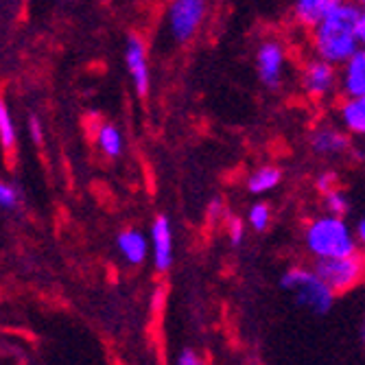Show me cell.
I'll return each mask as SVG.
<instances>
[{
    "label": "cell",
    "mask_w": 365,
    "mask_h": 365,
    "mask_svg": "<svg viewBox=\"0 0 365 365\" xmlns=\"http://www.w3.org/2000/svg\"><path fill=\"white\" fill-rule=\"evenodd\" d=\"M29 134H31L33 143H42V138H44V134H42V125H40V120H38L36 116H31V118H29Z\"/></svg>",
    "instance_id": "cell-24"
},
{
    "label": "cell",
    "mask_w": 365,
    "mask_h": 365,
    "mask_svg": "<svg viewBox=\"0 0 365 365\" xmlns=\"http://www.w3.org/2000/svg\"><path fill=\"white\" fill-rule=\"evenodd\" d=\"M359 44L361 48H365V11H361V20H359Z\"/></svg>",
    "instance_id": "cell-27"
},
{
    "label": "cell",
    "mask_w": 365,
    "mask_h": 365,
    "mask_svg": "<svg viewBox=\"0 0 365 365\" xmlns=\"http://www.w3.org/2000/svg\"><path fill=\"white\" fill-rule=\"evenodd\" d=\"M96 143L108 158H118L123 153V134L114 125H101L96 131Z\"/></svg>",
    "instance_id": "cell-16"
},
{
    "label": "cell",
    "mask_w": 365,
    "mask_h": 365,
    "mask_svg": "<svg viewBox=\"0 0 365 365\" xmlns=\"http://www.w3.org/2000/svg\"><path fill=\"white\" fill-rule=\"evenodd\" d=\"M339 92L344 96L365 94V48H359L339 66Z\"/></svg>",
    "instance_id": "cell-11"
},
{
    "label": "cell",
    "mask_w": 365,
    "mask_h": 365,
    "mask_svg": "<svg viewBox=\"0 0 365 365\" xmlns=\"http://www.w3.org/2000/svg\"><path fill=\"white\" fill-rule=\"evenodd\" d=\"M304 250L313 260L359 252L356 230L339 215H319L304 227Z\"/></svg>",
    "instance_id": "cell-2"
},
{
    "label": "cell",
    "mask_w": 365,
    "mask_h": 365,
    "mask_svg": "<svg viewBox=\"0 0 365 365\" xmlns=\"http://www.w3.org/2000/svg\"><path fill=\"white\" fill-rule=\"evenodd\" d=\"M208 217L215 221L219 217H225V206L221 204V199H212V202L208 204Z\"/></svg>",
    "instance_id": "cell-25"
},
{
    "label": "cell",
    "mask_w": 365,
    "mask_h": 365,
    "mask_svg": "<svg viewBox=\"0 0 365 365\" xmlns=\"http://www.w3.org/2000/svg\"><path fill=\"white\" fill-rule=\"evenodd\" d=\"M125 61H127V71H129L131 83H134L138 96H147L149 88H151V73H149V61H147L145 42L138 36H131L127 40Z\"/></svg>",
    "instance_id": "cell-10"
},
{
    "label": "cell",
    "mask_w": 365,
    "mask_h": 365,
    "mask_svg": "<svg viewBox=\"0 0 365 365\" xmlns=\"http://www.w3.org/2000/svg\"><path fill=\"white\" fill-rule=\"evenodd\" d=\"M118 252L125 256L129 264H143L151 252V241L143 235L140 230H125L116 239Z\"/></svg>",
    "instance_id": "cell-14"
},
{
    "label": "cell",
    "mask_w": 365,
    "mask_h": 365,
    "mask_svg": "<svg viewBox=\"0 0 365 365\" xmlns=\"http://www.w3.org/2000/svg\"><path fill=\"white\" fill-rule=\"evenodd\" d=\"M359 20L361 9L352 0H341L333 11L311 29L313 55L326 61H333L337 66L346 63L361 48Z\"/></svg>",
    "instance_id": "cell-1"
},
{
    "label": "cell",
    "mask_w": 365,
    "mask_h": 365,
    "mask_svg": "<svg viewBox=\"0 0 365 365\" xmlns=\"http://www.w3.org/2000/svg\"><path fill=\"white\" fill-rule=\"evenodd\" d=\"M280 287L293 295L297 307H302L315 315L330 313L335 304V291L330 289L315 269L309 267H293L282 274Z\"/></svg>",
    "instance_id": "cell-3"
},
{
    "label": "cell",
    "mask_w": 365,
    "mask_h": 365,
    "mask_svg": "<svg viewBox=\"0 0 365 365\" xmlns=\"http://www.w3.org/2000/svg\"><path fill=\"white\" fill-rule=\"evenodd\" d=\"M247 223H250V227L254 232H264L272 223V208L267 204H262V202L254 204L250 208V212H247Z\"/></svg>",
    "instance_id": "cell-18"
},
{
    "label": "cell",
    "mask_w": 365,
    "mask_h": 365,
    "mask_svg": "<svg viewBox=\"0 0 365 365\" xmlns=\"http://www.w3.org/2000/svg\"><path fill=\"white\" fill-rule=\"evenodd\" d=\"M178 363H180V365H199V363H202V359H199L197 350L184 348V350L178 354Z\"/></svg>",
    "instance_id": "cell-23"
},
{
    "label": "cell",
    "mask_w": 365,
    "mask_h": 365,
    "mask_svg": "<svg viewBox=\"0 0 365 365\" xmlns=\"http://www.w3.org/2000/svg\"><path fill=\"white\" fill-rule=\"evenodd\" d=\"M313 269L335 291V295H339V293L352 291L356 284L363 282L365 258L359 252L348 254V256H335V258H319L313 262Z\"/></svg>",
    "instance_id": "cell-4"
},
{
    "label": "cell",
    "mask_w": 365,
    "mask_h": 365,
    "mask_svg": "<svg viewBox=\"0 0 365 365\" xmlns=\"http://www.w3.org/2000/svg\"><path fill=\"white\" fill-rule=\"evenodd\" d=\"M16 202H18L16 190L9 184L0 182V206H3V208H11V206H16Z\"/></svg>",
    "instance_id": "cell-22"
},
{
    "label": "cell",
    "mask_w": 365,
    "mask_h": 365,
    "mask_svg": "<svg viewBox=\"0 0 365 365\" xmlns=\"http://www.w3.org/2000/svg\"><path fill=\"white\" fill-rule=\"evenodd\" d=\"M339 125L352 136L365 138V94L344 96L337 108Z\"/></svg>",
    "instance_id": "cell-12"
},
{
    "label": "cell",
    "mask_w": 365,
    "mask_h": 365,
    "mask_svg": "<svg viewBox=\"0 0 365 365\" xmlns=\"http://www.w3.org/2000/svg\"><path fill=\"white\" fill-rule=\"evenodd\" d=\"M0 143H3V147H7V149L14 147V143H16V127L11 123L9 110L3 98H0Z\"/></svg>",
    "instance_id": "cell-19"
},
{
    "label": "cell",
    "mask_w": 365,
    "mask_h": 365,
    "mask_svg": "<svg viewBox=\"0 0 365 365\" xmlns=\"http://www.w3.org/2000/svg\"><path fill=\"white\" fill-rule=\"evenodd\" d=\"M361 339L365 344V311H363V326H361Z\"/></svg>",
    "instance_id": "cell-29"
},
{
    "label": "cell",
    "mask_w": 365,
    "mask_h": 365,
    "mask_svg": "<svg viewBox=\"0 0 365 365\" xmlns=\"http://www.w3.org/2000/svg\"><path fill=\"white\" fill-rule=\"evenodd\" d=\"M208 14V0H171L167 9V31L175 46L195 40L204 26Z\"/></svg>",
    "instance_id": "cell-5"
},
{
    "label": "cell",
    "mask_w": 365,
    "mask_h": 365,
    "mask_svg": "<svg viewBox=\"0 0 365 365\" xmlns=\"http://www.w3.org/2000/svg\"><path fill=\"white\" fill-rule=\"evenodd\" d=\"M356 239H359V247H363L365 250V217L356 223Z\"/></svg>",
    "instance_id": "cell-26"
},
{
    "label": "cell",
    "mask_w": 365,
    "mask_h": 365,
    "mask_svg": "<svg viewBox=\"0 0 365 365\" xmlns=\"http://www.w3.org/2000/svg\"><path fill=\"white\" fill-rule=\"evenodd\" d=\"M225 235H227V239H230L232 245H241L243 239H245L243 219H239V217H227L225 219Z\"/></svg>",
    "instance_id": "cell-20"
},
{
    "label": "cell",
    "mask_w": 365,
    "mask_h": 365,
    "mask_svg": "<svg viewBox=\"0 0 365 365\" xmlns=\"http://www.w3.org/2000/svg\"><path fill=\"white\" fill-rule=\"evenodd\" d=\"M151 256H153V264L160 274L169 272L173 267V258H175V250H173V227L171 221L167 217H155L151 223Z\"/></svg>",
    "instance_id": "cell-9"
},
{
    "label": "cell",
    "mask_w": 365,
    "mask_h": 365,
    "mask_svg": "<svg viewBox=\"0 0 365 365\" xmlns=\"http://www.w3.org/2000/svg\"><path fill=\"white\" fill-rule=\"evenodd\" d=\"M339 186V175L335 171H322L317 178H315V190L319 195L328 192V190H333Z\"/></svg>",
    "instance_id": "cell-21"
},
{
    "label": "cell",
    "mask_w": 365,
    "mask_h": 365,
    "mask_svg": "<svg viewBox=\"0 0 365 365\" xmlns=\"http://www.w3.org/2000/svg\"><path fill=\"white\" fill-rule=\"evenodd\" d=\"M309 147L319 158H337L350 151V134L335 125H317L309 134Z\"/></svg>",
    "instance_id": "cell-8"
},
{
    "label": "cell",
    "mask_w": 365,
    "mask_h": 365,
    "mask_svg": "<svg viewBox=\"0 0 365 365\" xmlns=\"http://www.w3.org/2000/svg\"><path fill=\"white\" fill-rule=\"evenodd\" d=\"M280 182H282V171L278 167H272V164H264V167H258L256 171L250 173L247 188L254 195H264L274 190Z\"/></svg>",
    "instance_id": "cell-15"
},
{
    "label": "cell",
    "mask_w": 365,
    "mask_h": 365,
    "mask_svg": "<svg viewBox=\"0 0 365 365\" xmlns=\"http://www.w3.org/2000/svg\"><path fill=\"white\" fill-rule=\"evenodd\" d=\"M256 75L269 90H280L287 75V51L276 40H264L256 48Z\"/></svg>",
    "instance_id": "cell-7"
},
{
    "label": "cell",
    "mask_w": 365,
    "mask_h": 365,
    "mask_svg": "<svg viewBox=\"0 0 365 365\" xmlns=\"http://www.w3.org/2000/svg\"><path fill=\"white\" fill-rule=\"evenodd\" d=\"M339 3H341V0H295V3H293V18L300 26L311 31Z\"/></svg>",
    "instance_id": "cell-13"
},
{
    "label": "cell",
    "mask_w": 365,
    "mask_h": 365,
    "mask_svg": "<svg viewBox=\"0 0 365 365\" xmlns=\"http://www.w3.org/2000/svg\"><path fill=\"white\" fill-rule=\"evenodd\" d=\"M352 3H354L361 11H365V0H352Z\"/></svg>",
    "instance_id": "cell-28"
},
{
    "label": "cell",
    "mask_w": 365,
    "mask_h": 365,
    "mask_svg": "<svg viewBox=\"0 0 365 365\" xmlns=\"http://www.w3.org/2000/svg\"><path fill=\"white\" fill-rule=\"evenodd\" d=\"M322 206H324V212L346 217V215L350 212V199H348V195L337 186V188H333V190H328V192L322 195Z\"/></svg>",
    "instance_id": "cell-17"
},
{
    "label": "cell",
    "mask_w": 365,
    "mask_h": 365,
    "mask_svg": "<svg viewBox=\"0 0 365 365\" xmlns=\"http://www.w3.org/2000/svg\"><path fill=\"white\" fill-rule=\"evenodd\" d=\"M300 86L315 101H328L339 92V66L313 55L300 71Z\"/></svg>",
    "instance_id": "cell-6"
}]
</instances>
